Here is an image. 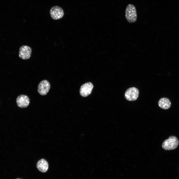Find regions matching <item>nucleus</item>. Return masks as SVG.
<instances>
[{"label":"nucleus","mask_w":179,"mask_h":179,"mask_svg":"<svg viewBox=\"0 0 179 179\" xmlns=\"http://www.w3.org/2000/svg\"><path fill=\"white\" fill-rule=\"evenodd\" d=\"M50 87L49 82L46 80L41 81L39 83L38 88L39 93L42 95H46L48 92Z\"/></svg>","instance_id":"6"},{"label":"nucleus","mask_w":179,"mask_h":179,"mask_svg":"<svg viewBox=\"0 0 179 179\" xmlns=\"http://www.w3.org/2000/svg\"><path fill=\"white\" fill-rule=\"evenodd\" d=\"M50 13L52 18L55 20L61 18L64 15L62 9L57 6H53L51 8L50 10Z\"/></svg>","instance_id":"5"},{"label":"nucleus","mask_w":179,"mask_h":179,"mask_svg":"<svg viewBox=\"0 0 179 179\" xmlns=\"http://www.w3.org/2000/svg\"><path fill=\"white\" fill-rule=\"evenodd\" d=\"M48 164L45 159H42L39 160L36 164V167L38 170L42 173L46 172L48 168Z\"/></svg>","instance_id":"9"},{"label":"nucleus","mask_w":179,"mask_h":179,"mask_svg":"<svg viewBox=\"0 0 179 179\" xmlns=\"http://www.w3.org/2000/svg\"><path fill=\"white\" fill-rule=\"evenodd\" d=\"M32 50L29 46L23 45L19 49V56L20 58L23 60H27L31 56Z\"/></svg>","instance_id":"4"},{"label":"nucleus","mask_w":179,"mask_h":179,"mask_svg":"<svg viewBox=\"0 0 179 179\" xmlns=\"http://www.w3.org/2000/svg\"><path fill=\"white\" fill-rule=\"evenodd\" d=\"M20 179V178H17V179Z\"/></svg>","instance_id":"11"},{"label":"nucleus","mask_w":179,"mask_h":179,"mask_svg":"<svg viewBox=\"0 0 179 179\" xmlns=\"http://www.w3.org/2000/svg\"><path fill=\"white\" fill-rule=\"evenodd\" d=\"M93 87V84L90 82L84 84L80 87V95L83 97L88 96L91 93Z\"/></svg>","instance_id":"7"},{"label":"nucleus","mask_w":179,"mask_h":179,"mask_svg":"<svg viewBox=\"0 0 179 179\" xmlns=\"http://www.w3.org/2000/svg\"><path fill=\"white\" fill-rule=\"evenodd\" d=\"M139 94L138 90L137 88L131 87L127 89L125 91V96L128 101H134L137 98Z\"/></svg>","instance_id":"3"},{"label":"nucleus","mask_w":179,"mask_h":179,"mask_svg":"<svg viewBox=\"0 0 179 179\" xmlns=\"http://www.w3.org/2000/svg\"><path fill=\"white\" fill-rule=\"evenodd\" d=\"M179 144V141L177 138L175 136H171L168 139L163 142L162 146L166 150H172L176 148Z\"/></svg>","instance_id":"2"},{"label":"nucleus","mask_w":179,"mask_h":179,"mask_svg":"<svg viewBox=\"0 0 179 179\" xmlns=\"http://www.w3.org/2000/svg\"><path fill=\"white\" fill-rule=\"evenodd\" d=\"M158 104L161 108L163 109H166L170 107L171 103L168 98L163 97L159 100L158 102Z\"/></svg>","instance_id":"10"},{"label":"nucleus","mask_w":179,"mask_h":179,"mask_svg":"<svg viewBox=\"0 0 179 179\" xmlns=\"http://www.w3.org/2000/svg\"><path fill=\"white\" fill-rule=\"evenodd\" d=\"M16 102L19 107L22 108H25L29 105L30 103V99L27 95L21 94L17 97Z\"/></svg>","instance_id":"8"},{"label":"nucleus","mask_w":179,"mask_h":179,"mask_svg":"<svg viewBox=\"0 0 179 179\" xmlns=\"http://www.w3.org/2000/svg\"><path fill=\"white\" fill-rule=\"evenodd\" d=\"M125 16L127 21L130 23H134L137 19V14L136 8L134 5L129 4L125 10Z\"/></svg>","instance_id":"1"}]
</instances>
